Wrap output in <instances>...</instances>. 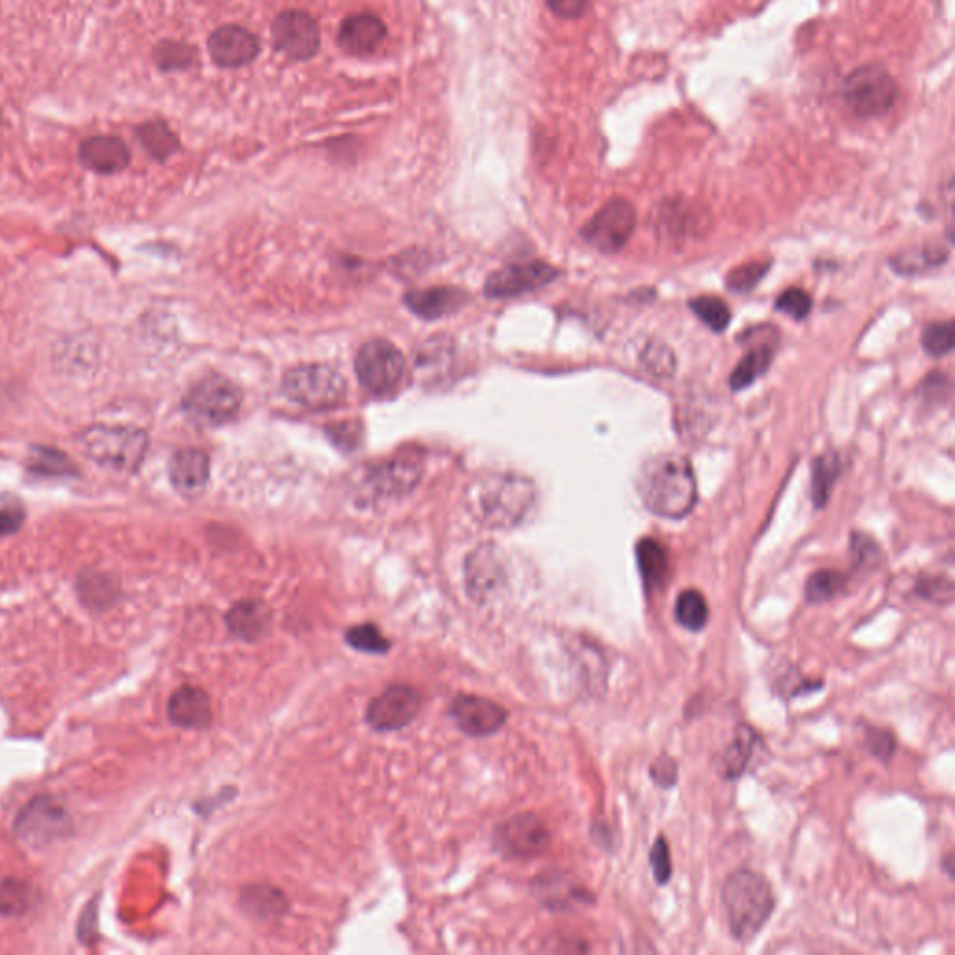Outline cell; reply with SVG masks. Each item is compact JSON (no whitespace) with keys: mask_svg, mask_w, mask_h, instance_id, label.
Wrapping results in <instances>:
<instances>
[{"mask_svg":"<svg viewBox=\"0 0 955 955\" xmlns=\"http://www.w3.org/2000/svg\"><path fill=\"white\" fill-rule=\"evenodd\" d=\"M450 715L457 728L473 737L493 736L507 723V709L493 700L459 694L450 706Z\"/></svg>","mask_w":955,"mask_h":955,"instance_id":"obj_14","label":"cell"},{"mask_svg":"<svg viewBox=\"0 0 955 955\" xmlns=\"http://www.w3.org/2000/svg\"><path fill=\"white\" fill-rule=\"evenodd\" d=\"M193 58L194 53L191 47L183 44H175V42L161 44L159 45V49L156 50V62L159 64L161 69H164V71L187 68L189 64L193 62Z\"/></svg>","mask_w":955,"mask_h":955,"instance_id":"obj_39","label":"cell"},{"mask_svg":"<svg viewBox=\"0 0 955 955\" xmlns=\"http://www.w3.org/2000/svg\"><path fill=\"white\" fill-rule=\"evenodd\" d=\"M637 491L644 507L653 515L683 519L698 502V484L687 457L662 454L651 457L640 467Z\"/></svg>","mask_w":955,"mask_h":955,"instance_id":"obj_1","label":"cell"},{"mask_svg":"<svg viewBox=\"0 0 955 955\" xmlns=\"http://www.w3.org/2000/svg\"><path fill=\"white\" fill-rule=\"evenodd\" d=\"M773 359L774 348L771 344H758L750 348L741 356V361L737 363L736 370L731 372L730 387L734 390H743V388L750 387L758 377H762L768 372Z\"/></svg>","mask_w":955,"mask_h":955,"instance_id":"obj_27","label":"cell"},{"mask_svg":"<svg viewBox=\"0 0 955 955\" xmlns=\"http://www.w3.org/2000/svg\"><path fill=\"white\" fill-rule=\"evenodd\" d=\"M82 448L101 467L135 473L148 450L146 431L127 425H94L81 437Z\"/></svg>","mask_w":955,"mask_h":955,"instance_id":"obj_4","label":"cell"},{"mask_svg":"<svg viewBox=\"0 0 955 955\" xmlns=\"http://www.w3.org/2000/svg\"><path fill=\"white\" fill-rule=\"evenodd\" d=\"M476 502L486 525L512 528L531 513L536 488L525 476L491 475L481 481Z\"/></svg>","mask_w":955,"mask_h":955,"instance_id":"obj_3","label":"cell"},{"mask_svg":"<svg viewBox=\"0 0 955 955\" xmlns=\"http://www.w3.org/2000/svg\"><path fill=\"white\" fill-rule=\"evenodd\" d=\"M79 159L92 172L116 174L129 164V148L122 138L98 135L82 143Z\"/></svg>","mask_w":955,"mask_h":955,"instance_id":"obj_19","label":"cell"},{"mask_svg":"<svg viewBox=\"0 0 955 955\" xmlns=\"http://www.w3.org/2000/svg\"><path fill=\"white\" fill-rule=\"evenodd\" d=\"M774 308L778 312L792 316L797 321H803V319L808 318V314L812 312V297L800 287H789L778 297Z\"/></svg>","mask_w":955,"mask_h":955,"instance_id":"obj_38","label":"cell"},{"mask_svg":"<svg viewBox=\"0 0 955 955\" xmlns=\"http://www.w3.org/2000/svg\"><path fill=\"white\" fill-rule=\"evenodd\" d=\"M689 306L698 316L700 321L709 327L712 331L723 332L726 327L730 326V308L720 297L700 295L696 299L691 300Z\"/></svg>","mask_w":955,"mask_h":955,"instance_id":"obj_33","label":"cell"},{"mask_svg":"<svg viewBox=\"0 0 955 955\" xmlns=\"http://www.w3.org/2000/svg\"><path fill=\"white\" fill-rule=\"evenodd\" d=\"M896 100V81L877 64L855 69L843 82V101L855 118H880L893 109Z\"/></svg>","mask_w":955,"mask_h":955,"instance_id":"obj_7","label":"cell"},{"mask_svg":"<svg viewBox=\"0 0 955 955\" xmlns=\"http://www.w3.org/2000/svg\"><path fill=\"white\" fill-rule=\"evenodd\" d=\"M558 276L553 265L545 262H526L508 265L489 276L486 282V294L493 299H507L518 295L531 294L539 287L547 286Z\"/></svg>","mask_w":955,"mask_h":955,"instance_id":"obj_13","label":"cell"},{"mask_svg":"<svg viewBox=\"0 0 955 955\" xmlns=\"http://www.w3.org/2000/svg\"><path fill=\"white\" fill-rule=\"evenodd\" d=\"M922 348L931 356L948 355L954 350V323L935 321L922 332Z\"/></svg>","mask_w":955,"mask_h":955,"instance_id":"obj_36","label":"cell"},{"mask_svg":"<svg viewBox=\"0 0 955 955\" xmlns=\"http://www.w3.org/2000/svg\"><path fill=\"white\" fill-rule=\"evenodd\" d=\"M345 640L351 648L364 651V653H387L390 650V643L383 637L382 630L377 629L374 624L355 625L345 633Z\"/></svg>","mask_w":955,"mask_h":955,"instance_id":"obj_35","label":"cell"},{"mask_svg":"<svg viewBox=\"0 0 955 955\" xmlns=\"http://www.w3.org/2000/svg\"><path fill=\"white\" fill-rule=\"evenodd\" d=\"M723 906L731 935L739 943H750L773 914V888L769 887L762 875L750 869H737L725 880Z\"/></svg>","mask_w":955,"mask_h":955,"instance_id":"obj_2","label":"cell"},{"mask_svg":"<svg viewBox=\"0 0 955 955\" xmlns=\"http://www.w3.org/2000/svg\"><path fill=\"white\" fill-rule=\"evenodd\" d=\"M207 49L217 66L236 69L257 60L260 44L257 36L243 26L225 25L209 36Z\"/></svg>","mask_w":955,"mask_h":955,"instance_id":"obj_16","label":"cell"},{"mask_svg":"<svg viewBox=\"0 0 955 955\" xmlns=\"http://www.w3.org/2000/svg\"><path fill=\"white\" fill-rule=\"evenodd\" d=\"M209 480V457L204 450H178L170 459V481L187 497L198 494Z\"/></svg>","mask_w":955,"mask_h":955,"instance_id":"obj_20","label":"cell"},{"mask_svg":"<svg viewBox=\"0 0 955 955\" xmlns=\"http://www.w3.org/2000/svg\"><path fill=\"white\" fill-rule=\"evenodd\" d=\"M25 519V512L20 508H4L0 510V536H7L20 528Z\"/></svg>","mask_w":955,"mask_h":955,"instance_id":"obj_49","label":"cell"},{"mask_svg":"<svg viewBox=\"0 0 955 955\" xmlns=\"http://www.w3.org/2000/svg\"><path fill=\"white\" fill-rule=\"evenodd\" d=\"M644 363L646 368L651 370L656 375L674 374V353L662 344H651L650 348H646Z\"/></svg>","mask_w":955,"mask_h":955,"instance_id":"obj_41","label":"cell"},{"mask_svg":"<svg viewBox=\"0 0 955 955\" xmlns=\"http://www.w3.org/2000/svg\"><path fill=\"white\" fill-rule=\"evenodd\" d=\"M539 883V896L544 898L545 903L550 907H568L571 903H582L587 899L588 894L582 888L575 887L573 883H569L566 877L560 875H549L544 879H537Z\"/></svg>","mask_w":955,"mask_h":955,"instance_id":"obj_32","label":"cell"},{"mask_svg":"<svg viewBox=\"0 0 955 955\" xmlns=\"http://www.w3.org/2000/svg\"><path fill=\"white\" fill-rule=\"evenodd\" d=\"M422 709V694L411 685H390L372 700L368 725L377 731H398L411 725Z\"/></svg>","mask_w":955,"mask_h":955,"instance_id":"obj_11","label":"cell"},{"mask_svg":"<svg viewBox=\"0 0 955 955\" xmlns=\"http://www.w3.org/2000/svg\"><path fill=\"white\" fill-rule=\"evenodd\" d=\"M549 831L542 819L531 814L515 816L500 825L494 842L504 855L512 859H534L542 855L549 845Z\"/></svg>","mask_w":955,"mask_h":955,"instance_id":"obj_12","label":"cell"},{"mask_svg":"<svg viewBox=\"0 0 955 955\" xmlns=\"http://www.w3.org/2000/svg\"><path fill=\"white\" fill-rule=\"evenodd\" d=\"M651 869L659 885H667L672 877V859H670L669 843L664 838H657L650 853Z\"/></svg>","mask_w":955,"mask_h":955,"instance_id":"obj_40","label":"cell"},{"mask_svg":"<svg viewBox=\"0 0 955 955\" xmlns=\"http://www.w3.org/2000/svg\"><path fill=\"white\" fill-rule=\"evenodd\" d=\"M851 545H853V555H855L856 566H872V564L877 562V558H879V549H877V545L869 539L868 536H862V534H853V539H851Z\"/></svg>","mask_w":955,"mask_h":955,"instance_id":"obj_47","label":"cell"},{"mask_svg":"<svg viewBox=\"0 0 955 955\" xmlns=\"http://www.w3.org/2000/svg\"><path fill=\"white\" fill-rule=\"evenodd\" d=\"M422 478L419 463L409 457L382 463L372 468L368 475V489L382 499H398L411 493Z\"/></svg>","mask_w":955,"mask_h":955,"instance_id":"obj_17","label":"cell"},{"mask_svg":"<svg viewBox=\"0 0 955 955\" xmlns=\"http://www.w3.org/2000/svg\"><path fill=\"white\" fill-rule=\"evenodd\" d=\"M771 269V263L750 262L739 265L726 276V286L730 287L736 294H747L750 289H754L763 276L768 275Z\"/></svg>","mask_w":955,"mask_h":955,"instance_id":"obj_37","label":"cell"},{"mask_svg":"<svg viewBox=\"0 0 955 955\" xmlns=\"http://www.w3.org/2000/svg\"><path fill=\"white\" fill-rule=\"evenodd\" d=\"M866 749H868L869 754L875 755L877 760L888 762V760L894 755V750H896V737H894L890 731L872 728V730H868V734H866Z\"/></svg>","mask_w":955,"mask_h":955,"instance_id":"obj_43","label":"cell"},{"mask_svg":"<svg viewBox=\"0 0 955 955\" xmlns=\"http://www.w3.org/2000/svg\"><path fill=\"white\" fill-rule=\"evenodd\" d=\"M249 901L252 903V909L254 911H260L265 914V912H275L281 909L278 907V901H282L281 894H276V890H265V888H257V894H250Z\"/></svg>","mask_w":955,"mask_h":955,"instance_id":"obj_48","label":"cell"},{"mask_svg":"<svg viewBox=\"0 0 955 955\" xmlns=\"http://www.w3.org/2000/svg\"><path fill=\"white\" fill-rule=\"evenodd\" d=\"M271 36L276 49L292 60L312 58L321 45L318 21L300 10L278 13L271 25Z\"/></svg>","mask_w":955,"mask_h":955,"instance_id":"obj_10","label":"cell"},{"mask_svg":"<svg viewBox=\"0 0 955 955\" xmlns=\"http://www.w3.org/2000/svg\"><path fill=\"white\" fill-rule=\"evenodd\" d=\"M812 470L814 504L816 508H823L840 475V459L834 454H825L814 462Z\"/></svg>","mask_w":955,"mask_h":955,"instance_id":"obj_31","label":"cell"},{"mask_svg":"<svg viewBox=\"0 0 955 955\" xmlns=\"http://www.w3.org/2000/svg\"><path fill=\"white\" fill-rule=\"evenodd\" d=\"M269 619L271 614L260 601H241L238 605L231 606L226 622L236 637L243 640H258L265 635Z\"/></svg>","mask_w":955,"mask_h":955,"instance_id":"obj_26","label":"cell"},{"mask_svg":"<svg viewBox=\"0 0 955 955\" xmlns=\"http://www.w3.org/2000/svg\"><path fill=\"white\" fill-rule=\"evenodd\" d=\"M356 377L374 396H390L406 379V356L387 340H372L356 353Z\"/></svg>","mask_w":955,"mask_h":955,"instance_id":"obj_8","label":"cell"},{"mask_svg":"<svg viewBox=\"0 0 955 955\" xmlns=\"http://www.w3.org/2000/svg\"><path fill=\"white\" fill-rule=\"evenodd\" d=\"M650 774L651 781L656 782L657 786L662 787V789H669V787L675 786V782H678V763L670 755H659L653 765H651Z\"/></svg>","mask_w":955,"mask_h":955,"instance_id":"obj_45","label":"cell"},{"mask_svg":"<svg viewBox=\"0 0 955 955\" xmlns=\"http://www.w3.org/2000/svg\"><path fill=\"white\" fill-rule=\"evenodd\" d=\"M637 226V212L627 201H611L593 215L582 228L581 236L593 249L614 254L624 249Z\"/></svg>","mask_w":955,"mask_h":955,"instance_id":"obj_9","label":"cell"},{"mask_svg":"<svg viewBox=\"0 0 955 955\" xmlns=\"http://www.w3.org/2000/svg\"><path fill=\"white\" fill-rule=\"evenodd\" d=\"M637 564L646 592H657L669 579L670 564L667 549L651 537H644L637 545Z\"/></svg>","mask_w":955,"mask_h":955,"instance_id":"obj_24","label":"cell"},{"mask_svg":"<svg viewBox=\"0 0 955 955\" xmlns=\"http://www.w3.org/2000/svg\"><path fill=\"white\" fill-rule=\"evenodd\" d=\"M385 38L387 26L374 13H355L345 18L338 32L340 47L355 57H368L382 47Z\"/></svg>","mask_w":955,"mask_h":955,"instance_id":"obj_18","label":"cell"},{"mask_svg":"<svg viewBox=\"0 0 955 955\" xmlns=\"http://www.w3.org/2000/svg\"><path fill=\"white\" fill-rule=\"evenodd\" d=\"M282 387L289 400L310 411L334 409L342 406L348 396L344 375L326 364H306L289 370Z\"/></svg>","mask_w":955,"mask_h":955,"instance_id":"obj_5","label":"cell"},{"mask_svg":"<svg viewBox=\"0 0 955 955\" xmlns=\"http://www.w3.org/2000/svg\"><path fill=\"white\" fill-rule=\"evenodd\" d=\"M327 433L334 441V444L342 450L359 448V444L363 441V425L359 424V422H338V424H331Z\"/></svg>","mask_w":955,"mask_h":955,"instance_id":"obj_42","label":"cell"},{"mask_svg":"<svg viewBox=\"0 0 955 955\" xmlns=\"http://www.w3.org/2000/svg\"><path fill=\"white\" fill-rule=\"evenodd\" d=\"M138 138L144 144V148L150 151L151 156L164 161L180 148V140L174 133L170 132L169 125L164 122H148L138 129Z\"/></svg>","mask_w":955,"mask_h":955,"instance_id":"obj_29","label":"cell"},{"mask_svg":"<svg viewBox=\"0 0 955 955\" xmlns=\"http://www.w3.org/2000/svg\"><path fill=\"white\" fill-rule=\"evenodd\" d=\"M406 300L412 312L420 318L435 319L456 312L459 306L465 305L467 295L456 287H430L407 294Z\"/></svg>","mask_w":955,"mask_h":955,"instance_id":"obj_22","label":"cell"},{"mask_svg":"<svg viewBox=\"0 0 955 955\" xmlns=\"http://www.w3.org/2000/svg\"><path fill=\"white\" fill-rule=\"evenodd\" d=\"M675 622L687 630H702L709 619V606L698 590H685L678 595L674 606Z\"/></svg>","mask_w":955,"mask_h":955,"instance_id":"obj_28","label":"cell"},{"mask_svg":"<svg viewBox=\"0 0 955 955\" xmlns=\"http://www.w3.org/2000/svg\"><path fill=\"white\" fill-rule=\"evenodd\" d=\"M948 257V247L931 241V243L911 247V249L896 254L893 258V268L901 275H922L931 269L941 268L943 263H946Z\"/></svg>","mask_w":955,"mask_h":955,"instance_id":"obj_25","label":"cell"},{"mask_svg":"<svg viewBox=\"0 0 955 955\" xmlns=\"http://www.w3.org/2000/svg\"><path fill=\"white\" fill-rule=\"evenodd\" d=\"M243 403V393L236 383L219 374H209L194 383L183 398V411L194 424L223 425L230 422Z\"/></svg>","mask_w":955,"mask_h":955,"instance_id":"obj_6","label":"cell"},{"mask_svg":"<svg viewBox=\"0 0 955 955\" xmlns=\"http://www.w3.org/2000/svg\"><path fill=\"white\" fill-rule=\"evenodd\" d=\"M169 717L172 725L185 730H201L212 720V702L202 689H178L169 702Z\"/></svg>","mask_w":955,"mask_h":955,"instance_id":"obj_21","label":"cell"},{"mask_svg":"<svg viewBox=\"0 0 955 955\" xmlns=\"http://www.w3.org/2000/svg\"><path fill=\"white\" fill-rule=\"evenodd\" d=\"M760 744H762V737L758 736L750 726H737L736 736L718 763L720 774L728 781L739 778L749 768Z\"/></svg>","mask_w":955,"mask_h":955,"instance_id":"obj_23","label":"cell"},{"mask_svg":"<svg viewBox=\"0 0 955 955\" xmlns=\"http://www.w3.org/2000/svg\"><path fill=\"white\" fill-rule=\"evenodd\" d=\"M66 823L68 818L60 805L53 803L49 797H39L32 800L21 812L15 823V832L26 845L38 848L60 837Z\"/></svg>","mask_w":955,"mask_h":955,"instance_id":"obj_15","label":"cell"},{"mask_svg":"<svg viewBox=\"0 0 955 955\" xmlns=\"http://www.w3.org/2000/svg\"><path fill=\"white\" fill-rule=\"evenodd\" d=\"M29 468L42 476H71L77 470L66 454L50 448H32Z\"/></svg>","mask_w":955,"mask_h":955,"instance_id":"obj_34","label":"cell"},{"mask_svg":"<svg viewBox=\"0 0 955 955\" xmlns=\"http://www.w3.org/2000/svg\"><path fill=\"white\" fill-rule=\"evenodd\" d=\"M917 593L922 595L924 600L950 603L954 598V587L946 579H924V581L918 582Z\"/></svg>","mask_w":955,"mask_h":955,"instance_id":"obj_44","label":"cell"},{"mask_svg":"<svg viewBox=\"0 0 955 955\" xmlns=\"http://www.w3.org/2000/svg\"><path fill=\"white\" fill-rule=\"evenodd\" d=\"M848 587V577L834 571V569H821L816 573L810 575V579L806 581L805 598L808 603L819 605L825 601H831L837 598L838 593H842Z\"/></svg>","mask_w":955,"mask_h":955,"instance_id":"obj_30","label":"cell"},{"mask_svg":"<svg viewBox=\"0 0 955 955\" xmlns=\"http://www.w3.org/2000/svg\"><path fill=\"white\" fill-rule=\"evenodd\" d=\"M550 12L560 20H579L588 10L590 0H545Z\"/></svg>","mask_w":955,"mask_h":955,"instance_id":"obj_46","label":"cell"}]
</instances>
